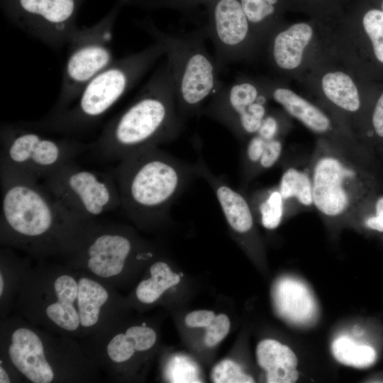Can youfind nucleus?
Masks as SVG:
<instances>
[{
    "mask_svg": "<svg viewBox=\"0 0 383 383\" xmlns=\"http://www.w3.org/2000/svg\"><path fill=\"white\" fill-rule=\"evenodd\" d=\"M32 264L17 255L13 248L0 250V319L10 315L25 276Z\"/></svg>",
    "mask_w": 383,
    "mask_h": 383,
    "instance_id": "19",
    "label": "nucleus"
},
{
    "mask_svg": "<svg viewBox=\"0 0 383 383\" xmlns=\"http://www.w3.org/2000/svg\"><path fill=\"white\" fill-rule=\"evenodd\" d=\"M240 1L251 26H261L275 14L279 0H240Z\"/></svg>",
    "mask_w": 383,
    "mask_h": 383,
    "instance_id": "29",
    "label": "nucleus"
},
{
    "mask_svg": "<svg viewBox=\"0 0 383 383\" xmlns=\"http://www.w3.org/2000/svg\"><path fill=\"white\" fill-rule=\"evenodd\" d=\"M211 379L215 383H252L254 379L245 373L241 367L232 360H223L212 369Z\"/></svg>",
    "mask_w": 383,
    "mask_h": 383,
    "instance_id": "28",
    "label": "nucleus"
},
{
    "mask_svg": "<svg viewBox=\"0 0 383 383\" xmlns=\"http://www.w3.org/2000/svg\"><path fill=\"white\" fill-rule=\"evenodd\" d=\"M165 55L155 41L145 49L114 61L91 79L65 109L33 123L34 128L58 133L82 131L99 121Z\"/></svg>",
    "mask_w": 383,
    "mask_h": 383,
    "instance_id": "6",
    "label": "nucleus"
},
{
    "mask_svg": "<svg viewBox=\"0 0 383 383\" xmlns=\"http://www.w3.org/2000/svg\"><path fill=\"white\" fill-rule=\"evenodd\" d=\"M372 130L369 131L368 136L376 135L383 140V93L377 99L372 114Z\"/></svg>",
    "mask_w": 383,
    "mask_h": 383,
    "instance_id": "35",
    "label": "nucleus"
},
{
    "mask_svg": "<svg viewBox=\"0 0 383 383\" xmlns=\"http://www.w3.org/2000/svg\"><path fill=\"white\" fill-rule=\"evenodd\" d=\"M312 35V28L306 23L294 24L278 33L274 38L272 47V56L275 65L287 70L297 67Z\"/></svg>",
    "mask_w": 383,
    "mask_h": 383,
    "instance_id": "20",
    "label": "nucleus"
},
{
    "mask_svg": "<svg viewBox=\"0 0 383 383\" xmlns=\"http://www.w3.org/2000/svg\"><path fill=\"white\" fill-rule=\"evenodd\" d=\"M120 0L102 19L91 26L77 30L70 42L62 85L54 111L69 106L84 87L113 61L112 51L114 23L121 6Z\"/></svg>",
    "mask_w": 383,
    "mask_h": 383,
    "instance_id": "11",
    "label": "nucleus"
},
{
    "mask_svg": "<svg viewBox=\"0 0 383 383\" xmlns=\"http://www.w3.org/2000/svg\"><path fill=\"white\" fill-rule=\"evenodd\" d=\"M149 276L141 279L135 287L134 296L145 305H150L160 299L170 288L177 285L181 279L165 261L155 260L148 268Z\"/></svg>",
    "mask_w": 383,
    "mask_h": 383,
    "instance_id": "22",
    "label": "nucleus"
},
{
    "mask_svg": "<svg viewBox=\"0 0 383 383\" xmlns=\"http://www.w3.org/2000/svg\"><path fill=\"white\" fill-rule=\"evenodd\" d=\"M362 23L377 59L383 63V11H368L363 17Z\"/></svg>",
    "mask_w": 383,
    "mask_h": 383,
    "instance_id": "27",
    "label": "nucleus"
},
{
    "mask_svg": "<svg viewBox=\"0 0 383 383\" xmlns=\"http://www.w3.org/2000/svg\"><path fill=\"white\" fill-rule=\"evenodd\" d=\"M0 356L14 367L24 382H94L100 371L79 340L14 313L0 319Z\"/></svg>",
    "mask_w": 383,
    "mask_h": 383,
    "instance_id": "3",
    "label": "nucleus"
},
{
    "mask_svg": "<svg viewBox=\"0 0 383 383\" xmlns=\"http://www.w3.org/2000/svg\"><path fill=\"white\" fill-rule=\"evenodd\" d=\"M113 174L121 206L131 221L143 227L163 221L187 187L199 177L195 163L185 162L158 146L125 156Z\"/></svg>",
    "mask_w": 383,
    "mask_h": 383,
    "instance_id": "5",
    "label": "nucleus"
},
{
    "mask_svg": "<svg viewBox=\"0 0 383 383\" xmlns=\"http://www.w3.org/2000/svg\"><path fill=\"white\" fill-rule=\"evenodd\" d=\"M313 206L332 226L348 225L357 209L378 192L370 167L320 140L309 160Z\"/></svg>",
    "mask_w": 383,
    "mask_h": 383,
    "instance_id": "7",
    "label": "nucleus"
},
{
    "mask_svg": "<svg viewBox=\"0 0 383 383\" xmlns=\"http://www.w3.org/2000/svg\"><path fill=\"white\" fill-rule=\"evenodd\" d=\"M130 1V0H129ZM141 6L150 9H172L189 11L200 5H205L207 0H132Z\"/></svg>",
    "mask_w": 383,
    "mask_h": 383,
    "instance_id": "31",
    "label": "nucleus"
},
{
    "mask_svg": "<svg viewBox=\"0 0 383 383\" xmlns=\"http://www.w3.org/2000/svg\"><path fill=\"white\" fill-rule=\"evenodd\" d=\"M216 315L209 310L193 311L186 315L184 323L189 328H206L209 326Z\"/></svg>",
    "mask_w": 383,
    "mask_h": 383,
    "instance_id": "34",
    "label": "nucleus"
},
{
    "mask_svg": "<svg viewBox=\"0 0 383 383\" xmlns=\"http://www.w3.org/2000/svg\"><path fill=\"white\" fill-rule=\"evenodd\" d=\"M273 300L279 316L289 323L306 326L316 317V299L307 285L297 279L284 277L278 281Z\"/></svg>",
    "mask_w": 383,
    "mask_h": 383,
    "instance_id": "17",
    "label": "nucleus"
},
{
    "mask_svg": "<svg viewBox=\"0 0 383 383\" xmlns=\"http://www.w3.org/2000/svg\"><path fill=\"white\" fill-rule=\"evenodd\" d=\"M140 26L165 48L172 70L178 113L183 121L201 113L203 104L223 84L219 69L209 53L205 28L186 35H176L160 30L150 19Z\"/></svg>",
    "mask_w": 383,
    "mask_h": 383,
    "instance_id": "8",
    "label": "nucleus"
},
{
    "mask_svg": "<svg viewBox=\"0 0 383 383\" xmlns=\"http://www.w3.org/2000/svg\"><path fill=\"white\" fill-rule=\"evenodd\" d=\"M382 9H383V2H382Z\"/></svg>",
    "mask_w": 383,
    "mask_h": 383,
    "instance_id": "37",
    "label": "nucleus"
},
{
    "mask_svg": "<svg viewBox=\"0 0 383 383\" xmlns=\"http://www.w3.org/2000/svg\"><path fill=\"white\" fill-rule=\"evenodd\" d=\"M153 250L123 225L94 220L81 228L63 262L119 287L135 264L149 261Z\"/></svg>",
    "mask_w": 383,
    "mask_h": 383,
    "instance_id": "9",
    "label": "nucleus"
},
{
    "mask_svg": "<svg viewBox=\"0 0 383 383\" xmlns=\"http://www.w3.org/2000/svg\"><path fill=\"white\" fill-rule=\"evenodd\" d=\"M117 289L65 262L39 260L28 270L13 313L54 333L79 341L123 318Z\"/></svg>",
    "mask_w": 383,
    "mask_h": 383,
    "instance_id": "1",
    "label": "nucleus"
},
{
    "mask_svg": "<svg viewBox=\"0 0 383 383\" xmlns=\"http://www.w3.org/2000/svg\"><path fill=\"white\" fill-rule=\"evenodd\" d=\"M258 365L265 372L269 383H293L299 377L298 358L287 345L274 339H265L256 348Z\"/></svg>",
    "mask_w": 383,
    "mask_h": 383,
    "instance_id": "18",
    "label": "nucleus"
},
{
    "mask_svg": "<svg viewBox=\"0 0 383 383\" xmlns=\"http://www.w3.org/2000/svg\"><path fill=\"white\" fill-rule=\"evenodd\" d=\"M271 95L290 116L314 133L321 135L322 140L355 161L362 162L367 158V148L352 136L337 133L331 118L317 106L283 87H275Z\"/></svg>",
    "mask_w": 383,
    "mask_h": 383,
    "instance_id": "16",
    "label": "nucleus"
},
{
    "mask_svg": "<svg viewBox=\"0 0 383 383\" xmlns=\"http://www.w3.org/2000/svg\"><path fill=\"white\" fill-rule=\"evenodd\" d=\"M231 322L227 315L221 313L215 316L211 323L206 328L204 343L212 348L222 341L228 335Z\"/></svg>",
    "mask_w": 383,
    "mask_h": 383,
    "instance_id": "32",
    "label": "nucleus"
},
{
    "mask_svg": "<svg viewBox=\"0 0 383 383\" xmlns=\"http://www.w3.org/2000/svg\"><path fill=\"white\" fill-rule=\"evenodd\" d=\"M11 382H24V380L14 367L0 356V383Z\"/></svg>",
    "mask_w": 383,
    "mask_h": 383,
    "instance_id": "36",
    "label": "nucleus"
},
{
    "mask_svg": "<svg viewBox=\"0 0 383 383\" xmlns=\"http://www.w3.org/2000/svg\"><path fill=\"white\" fill-rule=\"evenodd\" d=\"M277 187L284 202L287 216L313 208L309 161L305 167L285 168Z\"/></svg>",
    "mask_w": 383,
    "mask_h": 383,
    "instance_id": "21",
    "label": "nucleus"
},
{
    "mask_svg": "<svg viewBox=\"0 0 383 383\" xmlns=\"http://www.w3.org/2000/svg\"><path fill=\"white\" fill-rule=\"evenodd\" d=\"M0 145L1 164L38 180L74 161L89 147L76 140L53 138L13 124L1 126Z\"/></svg>",
    "mask_w": 383,
    "mask_h": 383,
    "instance_id": "12",
    "label": "nucleus"
},
{
    "mask_svg": "<svg viewBox=\"0 0 383 383\" xmlns=\"http://www.w3.org/2000/svg\"><path fill=\"white\" fill-rule=\"evenodd\" d=\"M349 226L383 233V194L378 192L362 203L353 216Z\"/></svg>",
    "mask_w": 383,
    "mask_h": 383,
    "instance_id": "26",
    "label": "nucleus"
},
{
    "mask_svg": "<svg viewBox=\"0 0 383 383\" xmlns=\"http://www.w3.org/2000/svg\"><path fill=\"white\" fill-rule=\"evenodd\" d=\"M204 6L208 14L204 28L214 45V59L220 70L245 55L251 25L240 0H207Z\"/></svg>",
    "mask_w": 383,
    "mask_h": 383,
    "instance_id": "15",
    "label": "nucleus"
},
{
    "mask_svg": "<svg viewBox=\"0 0 383 383\" xmlns=\"http://www.w3.org/2000/svg\"><path fill=\"white\" fill-rule=\"evenodd\" d=\"M43 180V184L57 201L82 223L97 220L121 206L113 172L83 168L73 161Z\"/></svg>",
    "mask_w": 383,
    "mask_h": 383,
    "instance_id": "10",
    "label": "nucleus"
},
{
    "mask_svg": "<svg viewBox=\"0 0 383 383\" xmlns=\"http://www.w3.org/2000/svg\"><path fill=\"white\" fill-rule=\"evenodd\" d=\"M250 204L253 211L259 213L262 224L266 228H277L287 216L284 202L277 187L261 191Z\"/></svg>",
    "mask_w": 383,
    "mask_h": 383,
    "instance_id": "25",
    "label": "nucleus"
},
{
    "mask_svg": "<svg viewBox=\"0 0 383 383\" xmlns=\"http://www.w3.org/2000/svg\"><path fill=\"white\" fill-rule=\"evenodd\" d=\"M183 123L172 70L165 59L132 104L106 124L90 146L101 157L119 161L136 150L173 141Z\"/></svg>",
    "mask_w": 383,
    "mask_h": 383,
    "instance_id": "4",
    "label": "nucleus"
},
{
    "mask_svg": "<svg viewBox=\"0 0 383 383\" xmlns=\"http://www.w3.org/2000/svg\"><path fill=\"white\" fill-rule=\"evenodd\" d=\"M267 96L253 82L238 78L222 84L201 113L217 121L244 143L259 130L267 114Z\"/></svg>",
    "mask_w": 383,
    "mask_h": 383,
    "instance_id": "14",
    "label": "nucleus"
},
{
    "mask_svg": "<svg viewBox=\"0 0 383 383\" xmlns=\"http://www.w3.org/2000/svg\"><path fill=\"white\" fill-rule=\"evenodd\" d=\"M321 84L326 98L340 110L355 113L360 109L358 90L348 74L342 72L327 73L323 76Z\"/></svg>",
    "mask_w": 383,
    "mask_h": 383,
    "instance_id": "23",
    "label": "nucleus"
},
{
    "mask_svg": "<svg viewBox=\"0 0 383 383\" xmlns=\"http://www.w3.org/2000/svg\"><path fill=\"white\" fill-rule=\"evenodd\" d=\"M84 0H0L7 18L16 26L55 48L68 43L78 27Z\"/></svg>",
    "mask_w": 383,
    "mask_h": 383,
    "instance_id": "13",
    "label": "nucleus"
},
{
    "mask_svg": "<svg viewBox=\"0 0 383 383\" xmlns=\"http://www.w3.org/2000/svg\"><path fill=\"white\" fill-rule=\"evenodd\" d=\"M256 133L265 140L280 138L282 135L280 121L277 116L267 113Z\"/></svg>",
    "mask_w": 383,
    "mask_h": 383,
    "instance_id": "33",
    "label": "nucleus"
},
{
    "mask_svg": "<svg viewBox=\"0 0 383 383\" xmlns=\"http://www.w3.org/2000/svg\"><path fill=\"white\" fill-rule=\"evenodd\" d=\"M331 351L338 362L357 368L368 367L374 363L377 358L376 351L372 347L356 343L345 336L333 340Z\"/></svg>",
    "mask_w": 383,
    "mask_h": 383,
    "instance_id": "24",
    "label": "nucleus"
},
{
    "mask_svg": "<svg viewBox=\"0 0 383 383\" xmlns=\"http://www.w3.org/2000/svg\"><path fill=\"white\" fill-rule=\"evenodd\" d=\"M284 143L282 137L267 140L262 157L256 169V177L273 167L281 159Z\"/></svg>",
    "mask_w": 383,
    "mask_h": 383,
    "instance_id": "30",
    "label": "nucleus"
},
{
    "mask_svg": "<svg viewBox=\"0 0 383 383\" xmlns=\"http://www.w3.org/2000/svg\"><path fill=\"white\" fill-rule=\"evenodd\" d=\"M0 243L43 260L63 258L85 223L67 211L39 180L0 163Z\"/></svg>",
    "mask_w": 383,
    "mask_h": 383,
    "instance_id": "2",
    "label": "nucleus"
}]
</instances>
